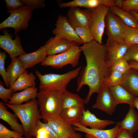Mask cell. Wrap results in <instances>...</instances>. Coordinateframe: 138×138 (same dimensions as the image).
I'll list each match as a JSON object with an SVG mask.
<instances>
[{"mask_svg":"<svg viewBox=\"0 0 138 138\" xmlns=\"http://www.w3.org/2000/svg\"><path fill=\"white\" fill-rule=\"evenodd\" d=\"M80 48L86 64L79 73L76 91H79L84 85L88 87L89 91L84 99L87 104L92 95L99 93L105 80L110 75L111 66L106 44H100L93 40L84 44Z\"/></svg>","mask_w":138,"mask_h":138,"instance_id":"6da1fadb","label":"cell"},{"mask_svg":"<svg viewBox=\"0 0 138 138\" xmlns=\"http://www.w3.org/2000/svg\"><path fill=\"white\" fill-rule=\"evenodd\" d=\"M4 104L14 112L20 120L23 127L25 137H34L37 122L41 119L36 98L20 105Z\"/></svg>","mask_w":138,"mask_h":138,"instance_id":"7a4b0ae2","label":"cell"},{"mask_svg":"<svg viewBox=\"0 0 138 138\" xmlns=\"http://www.w3.org/2000/svg\"><path fill=\"white\" fill-rule=\"evenodd\" d=\"M82 67L80 66L62 74L49 73L42 74L38 71L36 70V74L39 80L40 90L62 92L66 89L67 86L72 80L78 76Z\"/></svg>","mask_w":138,"mask_h":138,"instance_id":"3957f363","label":"cell"},{"mask_svg":"<svg viewBox=\"0 0 138 138\" xmlns=\"http://www.w3.org/2000/svg\"><path fill=\"white\" fill-rule=\"evenodd\" d=\"M61 92L40 90L37 98L41 119L44 120L60 116L62 110Z\"/></svg>","mask_w":138,"mask_h":138,"instance_id":"277c9868","label":"cell"},{"mask_svg":"<svg viewBox=\"0 0 138 138\" xmlns=\"http://www.w3.org/2000/svg\"><path fill=\"white\" fill-rule=\"evenodd\" d=\"M81 51L80 47L75 42L68 50L64 52L53 55H48L41 63L42 66L60 69L68 65L73 67L77 66Z\"/></svg>","mask_w":138,"mask_h":138,"instance_id":"5b68a950","label":"cell"},{"mask_svg":"<svg viewBox=\"0 0 138 138\" xmlns=\"http://www.w3.org/2000/svg\"><path fill=\"white\" fill-rule=\"evenodd\" d=\"M33 9L24 5L16 10L7 12L10 15L0 24V29L7 28H14L15 34L20 31L25 30L28 27Z\"/></svg>","mask_w":138,"mask_h":138,"instance_id":"8992f818","label":"cell"},{"mask_svg":"<svg viewBox=\"0 0 138 138\" xmlns=\"http://www.w3.org/2000/svg\"><path fill=\"white\" fill-rule=\"evenodd\" d=\"M106 19L107 36L106 44L113 42L124 43L123 36L127 26L119 17L110 11Z\"/></svg>","mask_w":138,"mask_h":138,"instance_id":"52a82bcc","label":"cell"},{"mask_svg":"<svg viewBox=\"0 0 138 138\" xmlns=\"http://www.w3.org/2000/svg\"><path fill=\"white\" fill-rule=\"evenodd\" d=\"M110 7L103 5L91 9V23L90 28L94 40L100 44H102V38L105 26L106 16Z\"/></svg>","mask_w":138,"mask_h":138,"instance_id":"ba28073f","label":"cell"},{"mask_svg":"<svg viewBox=\"0 0 138 138\" xmlns=\"http://www.w3.org/2000/svg\"><path fill=\"white\" fill-rule=\"evenodd\" d=\"M3 32L4 34L0 35V47L8 54L11 59L26 53L17 34H15V38L13 40L7 30H4Z\"/></svg>","mask_w":138,"mask_h":138,"instance_id":"9c48e42d","label":"cell"},{"mask_svg":"<svg viewBox=\"0 0 138 138\" xmlns=\"http://www.w3.org/2000/svg\"><path fill=\"white\" fill-rule=\"evenodd\" d=\"M68 22L74 28L76 27L90 28L91 23V9H83L78 7L70 8L67 13Z\"/></svg>","mask_w":138,"mask_h":138,"instance_id":"30bf717a","label":"cell"},{"mask_svg":"<svg viewBox=\"0 0 138 138\" xmlns=\"http://www.w3.org/2000/svg\"><path fill=\"white\" fill-rule=\"evenodd\" d=\"M117 105L110 87L103 86L98 93L95 103L92 108L111 115L114 112Z\"/></svg>","mask_w":138,"mask_h":138,"instance_id":"8fae6325","label":"cell"},{"mask_svg":"<svg viewBox=\"0 0 138 138\" xmlns=\"http://www.w3.org/2000/svg\"><path fill=\"white\" fill-rule=\"evenodd\" d=\"M55 28L52 30L55 35L62 37L79 44H83L82 40L76 33L74 29L68 22L66 17L59 15L55 23Z\"/></svg>","mask_w":138,"mask_h":138,"instance_id":"7c38bea8","label":"cell"},{"mask_svg":"<svg viewBox=\"0 0 138 138\" xmlns=\"http://www.w3.org/2000/svg\"><path fill=\"white\" fill-rule=\"evenodd\" d=\"M75 42L60 36L55 35L49 39L44 45L47 55H49L66 51L70 49Z\"/></svg>","mask_w":138,"mask_h":138,"instance_id":"4fadbf2b","label":"cell"},{"mask_svg":"<svg viewBox=\"0 0 138 138\" xmlns=\"http://www.w3.org/2000/svg\"><path fill=\"white\" fill-rule=\"evenodd\" d=\"M44 120L53 130L58 138H68L76 132L72 125L66 122L60 116Z\"/></svg>","mask_w":138,"mask_h":138,"instance_id":"5bb4252c","label":"cell"},{"mask_svg":"<svg viewBox=\"0 0 138 138\" xmlns=\"http://www.w3.org/2000/svg\"><path fill=\"white\" fill-rule=\"evenodd\" d=\"M48 56L44 46H41L37 50L29 53L21 55L18 58L26 70L31 68L40 63H41Z\"/></svg>","mask_w":138,"mask_h":138,"instance_id":"9a60e30c","label":"cell"},{"mask_svg":"<svg viewBox=\"0 0 138 138\" xmlns=\"http://www.w3.org/2000/svg\"><path fill=\"white\" fill-rule=\"evenodd\" d=\"M75 131L84 132L91 135L97 138H115L121 130L116 125L113 128L108 130L89 128L84 126L79 123L72 125Z\"/></svg>","mask_w":138,"mask_h":138,"instance_id":"2e32d148","label":"cell"},{"mask_svg":"<svg viewBox=\"0 0 138 138\" xmlns=\"http://www.w3.org/2000/svg\"><path fill=\"white\" fill-rule=\"evenodd\" d=\"M79 123L86 127L89 126L90 128L99 129H104L107 126L116 123L112 120L99 119L88 109L84 111L82 118Z\"/></svg>","mask_w":138,"mask_h":138,"instance_id":"e0dca14e","label":"cell"},{"mask_svg":"<svg viewBox=\"0 0 138 138\" xmlns=\"http://www.w3.org/2000/svg\"><path fill=\"white\" fill-rule=\"evenodd\" d=\"M134 108L130 106L124 119L116 124L120 129L127 130L132 134L138 129V114Z\"/></svg>","mask_w":138,"mask_h":138,"instance_id":"ac0fdd59","label":"cell"},{"mask_svg":"<svg viewBox=\"0 0 138 138\" xmlns=\"http://www.w3.org/2000/svg\"><path fill=\"white\" fill-rule=\"evenodd\" d=\"M18 118L15 113H12L8 111L5 104L0 102V119L7 123L13 131L23 135L24 134L23 127L18 122Z\"/></svg>","mask_w":138,"mask_h":138,"instance_id":"d6986e66","label":"cell"},{"mask_svg":"<svg viewBox=\"0 0 138 138\" xmlns=\"http://www.w3.org/2000/svg\"><path fill=\"white\" fill-rule=\"evenodd\" d=\"M131 68L124 75L119 85L135 97H138V72Z\"/></svg>","mask_w":138,"mask_h":138,"instance_id":"ffe728a7","label":"cell"},{"mask_svg":"<svg viewBox=\"0 0 138 138\" xmlns=\"http://www.w3.org/2000/svg\"><path fill=\"white\" fill-rule=\"evenodd\" d=\"M117 105L125 103L133 107L135 97L120 85L110 87Z\"/></svg>","mask_w":138,"mask_h":138,"instance_id":"44dd1931","label":"cell"},{"mask_svg":"<svg viewBox=\"0 0 138 138\" xmlns=\"http://www.w3.org/2000/svg\"><path fill=\"white\" fill-rule=\"evenodd\" d=\"M36 78L32 72L28 73L26 70L18 77L11 88L14 93L30 87H36Z\"/></svg>","mask_w":138,"mask_h":138,"instance_id":"7402d4cb","label":"cell"},{"mask_svg":"<svg viewBox=\"0 0 138 138\" xmlns=\"http://www.w3.org/2000/svg\"><path fill=\"white\" fill-rule=\"evenodd\" d=\"M106 44L111 66L115 61L123 58L129 47L124 43L116 42Z\"/></svg>","mask_w":138,"mask_h":138,"instance_id":"603a6c76","label":"cell"},{"mask_svg":"<svg viewBox=\"0 0 138 138\" xmlns=\"http://www.w3.org/2000/svg\"><path fill=\"white\" fill-rule=\"evenodd\" d=\"M85 110L84 106L73 107L62 110L60 116L66 122L72 125L79 122Z\"/></svg>","mask_w":138,"mask_h":138,"instance_id":"cb8c5ba5","label":"cell"},{"mask_svg":"<svg viewBox=\"0 0 138 138\" xmlns=\"http://www.w3.org/2000/svg\"><path fill=\"white\" fill-rule=\"evenodd\" d=\"M26 70L18 57L11 58V63L6 69L9 88L12 87L19 75Z\"/></svg>","mask_w":138,"mask_h":138,"instance_id":"d4e9b609","label":"cell"},{"mask_svg":"<svg viewBox=\"0 0 138 138\" xmlns=\"http://www.w3.org/2000/svg\"><path fill=\"white\" fill-rule=\"evenodd\" d=\"M38 90L36 87H30L20 92L14 93L8 103L12 105H20L36 98Z\"/></svg>","mask_w":138,"mask_h":138,"instance_id":"484cf974","label":"cell"},{"mask_svg":"<svg viewBox=\"0 0 138 138\" xmlns=\"http://www.w3.org/2000/svg\"><path fill=\"white\" fill-rule=\"evenodd\" d=\"M62 98V110L70 108L84 106L85 104L84 99L78 94H74L65 90L61 92Z\"/></svg>","mask_w":138,"mask_h":138,"instance_id":"4316f807","label":"cell"},{"mask_svg":"<svg viewBox=\"0 0 138 138\" xmlns=\"http://www.w3.org/2000/svg\"><path fill=\"white\" fill-rule=\"evenodd\" d=\"M109 11L119 17L127 26L138 29V21L130 12L124 10L115 5L110 7Z\"/></svg>","mask_w":138,"mask_h":138,"instance_id":"83f0119b","label":"cell"},{"mask_svg":"<svg viewBox=\"0 0 138 138\" xmlns=\"http://www.w3.org/2000/svg\"><path fill=\"white\" fill-rule=\"evenodd\" d=\"M125 44L129 46L134 44H138V29L127 26L123 36Z\"/></svg>","mask_w":138,"mask_h":138,"instance_id":"f1b7e54d","label":"cell"},{"mask_svg":"<svg viewBox=\"0 0 138 138\" xmlns=\"http://www.w3.org/2000/svg\"><path fill=\"white\" fill-rule=\"evenodd\" d=\"M124 75L118 71H111L110 75L105 80L103 86L110 87L119 85L123 78Z\"/></svg>","mask_w":138,"mask_h":138,"instance_id":"f546056e","label":"cell"},{"mask_svg":"<svg viewBox=\"0 0 138 138\" xmlns=\"http://www.w3.org/2000/svg\"><path fill=\"white\" fill-rule=\"evenodd\" d=\"M74 29L77 35L83 42L84 44L94 40L90 28L78 26L75 27Z\"/></svg>","mask_w":138,"mask_h":138,"instance_id":"4dcf8cb0","label":"cell"},{"mask_svg":"<svg viewBox=\"0 0 138 138\" xmlns=\"http://www.w3.org/2000/svg\"><path fill=\"white\" fill-rule=\"evenodd\" d=\"M131 68L129 62L123 58L114 62L111 66V70L117 71L123 75L125 74Z\"/></svg>","mask_w":138,"mask_h":138,"instance_id":"1f68e13d","label":"cell"},{"mask_svg":"<svg viewBox=\"0 0 138 138\" xmlns=\"http://www.w3.org/2000/svg\"><path fill=\"white\" fill-rule=\"evenodd\" d=\"M123 58L128 62H138V44H134L129 46Z\"/></svg>","mask_w":138,"mask_h":138,"instance_id":"d6a6232c","label":"cell"},{"mask_svg":"<svg viewBox=\"0 0 138 138\" xmlns=\"http://www.w3.org/2000/svg\"><path fill=\"white\" fill-rule=\"evenodd\" d=\"M6 55L5 52H0V74L2 77L5 85L7 88H9L7 71L5 68V60Z\"/></svg>","mask_w":138,"mask_h":138,"instance_id":"836d02e7","label":"cell"},{"mask_svg":"<svg viewBox=\"0 0 138 138\" xmlns=\"http://www.w3.org/2000/svg\"><path fill=\"white\" fill-rule=\"evenodd\" d=\"M88 0H74L67 2L59 3L60 7H84L88 8Z\"/></svg>","mask_w":138,"mask_h":138,"instance_id":"e575fe53","label":"cell"},{"mask_svg":"<svg viewBox=\"0 0 138 138\" xmlns=\"http://www.w3.org/2000/svg\"><path fill=\"white\" fill-rule=\"evenodd\" d=\"M3 82H0V98L3 101L8 103L14 93L13 90L10 88H4Z\"/></svg>","mask_w":138,"mask_h":138,"instance_id":"d590c367","label":"cell"},{"mask_svg":"<svg viewBox=\"0 0 138 138\" xmlns=\"http://www.w3.org/2000/svg\"><path fill=\"white\" fill-rule=\"evenodd\" d=\"M24 5L26 6L33 9L41 8L45 6L44 1V0H21Z\"/></svg>","mask_w":138,"mask_h":138,"instance_id":"8d00e7d4","label":"cell"},{"mask_svg":"<svg viewBox=\"0 0 138 138\" xmlns=\"http://www.w3.org/2000/svg\"><path fill=\"white\" fill-rule=\"evenodd\" d=\"M19 134L21 135L8 129L3 124L0 123V138H14L16 135Z\"/></svg>","mask_w":138,"mask_h":138,"instance_id":"74e56055","label":"cell"},{"mask_svg":"<svg viewBox=\"0 0 138 138\" xmlns=\"http://www.w3.org/2000/svg\"><path fill=\"white\" fill-rule=\"evenodd\" d=\"M121 9L127 11L136 12L138 10V0L124 1Z\"/></svg>","mask_w":138,"mask_h":138,"instance_id":"f35d334b","label":"cell"},{"mask_svg":"<svg viewBox=\"0 0 138 138\" xmlns=\"http://www.w3.org/2000/svg\"><path fill=\"white\" fill-rule=\"evenodd\" d=\"M5 1L8 9L7 12L14 10L24 6L21 0H5Z\"/></svg>","mask_w":138,"mask_h":138,"instance_id":"ab89813d","label":"cell"},{"mask_svg":"<svg viewBox=\"0 0 138 138\" xmlns=\"http://www.w3.org/2000/svg\"><path fill=\"white\" fill-rule=\"evenodd\" d=\"M34 137L36 138H50L49 133L47 130L37 122L35 131Z\"/></svg>","mask_w":138,"mask_h":138,"instance_id":"60d3db41","label":"cell"},{"mask_svg":"<svg viewBox=\"0 0 138 138\" xmlns=\"http://www.w3.org/2000/svg\"><path fill=\"white\" fill-rule=\"evenodd\" d=\"M37 123L43 127L48 131L50 138H58V137L52 128L46 123H43L40 120L37 122Z\"/></svg>","mask_w":138,"mask_h":138,"instance_id":"b9f144b4","label":"cell"},{"mask_svg":"<svg viewBox=\"0 0 138 138\" xmlns=\"http://www.w3.org/2000/svg\"><path fill=\"white\" fill-rule=\"evenodd\" d=\"M132 134L124 130H121L116 135L115 138H133Z\"/></svg>","mask_w":138,"mask_h":138,"instance_id":"7bdbcfd3","label":"cell"},{"mask_svg":"<svg viewBox=\"0 0 138 138\" xmlns=\"http://www.w3.org/2000/svg\"><path fill=\"white\" fill-rule=\"evenodd\" d=\"M23 138H35L31 136L24 137ZM68 138H82L81 135L79 133L75 132L71 136Z\"/></svg>","mask_w":138,"mask_h":138,"instance_id":"ee69618b","label":"cell"},{"mask_svg":"<svg viewBox=\"0 0 138 138\" xmlns=\"http://www.w3.org/2000/svg\"><path fill=\"white\" fill-rule=\"evenodd\" d=\"M131 68L138 71V62H128Z\"/></svg>","mask_w":138,"mask_h":138,"instance_id":"f6af8a7d","label":"cell"},{"mask_svg":"<svg viewBox=\"0 0 138 138\" xmlns=\"http://www.w3.org/2000/svg\"><path fill=\"white\" fill-rule=\"evenodd\" d=\"M124 1V0H116L114 5L119 8H122Z\"/></svg>","mask_w":138,"mask_h":138,"instance_id":"bcb514c9","label":"cell"},{"mask_svg":"<svg viewBox=\"0 0 138 138\" xmlns=\"http://www.w3.org/2000/svg\"><path fill=\"white\" fill-rule=\"evenodd\" d=\"M134 107L136 108L138 110V97H135L133 104Z\"/></svg>","mask_w":138,"mask_h":138,"instance_id":"7dc6e473","label":"cell"},{"mask_svg":"<svg viewBox=\"0 0 138 138\" xmlns=\"http://www.w3.org/2000/svg\"><path fill=\"white\" fill-rule=\"evenodd\" d=\"M130 12L134 16L138 21V14L134 11H130Z\"/></svg>","mask_w":138,"mask_h":138,"instance_id":"c3c4849f","label":"cell"},{"mask_svg":"<svg viewBox=\"0 0 138 138\" xmlns=\"http://www.w3.org/2000/svg\"><path fill=\"white\" fill-rule=\"evenodd\" d=\"M86 135L87 136H88L89 138H97L94 136H93L88 134H86Z\"/></svg>","mask_w":138,"mask_h":138,"instance_id":"681fc988","label":"cell"},{"mask_svg":"<svg viewBox=\"0 0 138 138\" xmlns=\"http://www.w3.org/2000/svg\"><path fill=\"white\" fill-rule=\"evenodd\" d=\"M85 136L86 138H89L88 136H87L86 135H85Z\"/></svg>","mask_w":138,"mask_h":138,"instance_id":"f907efd6","label":"cell"},{"mask_svg":"<svg viewBox=\"0 0 138 138\" xmlns=\"http://www.w3.org/2000/svg\"><path fill=\"white\" fill-rule=\"evenodd\" d=\"M136 13L138 14V10L136 12Z\"/></svg>","mask_w":138,"mask_h":138,"instance_id":"816d5d0a","label":"cell"}]
</instances>
